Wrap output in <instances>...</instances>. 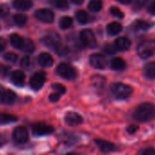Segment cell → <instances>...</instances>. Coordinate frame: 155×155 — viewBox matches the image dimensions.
I'll return each instance as SVG.
<instances>
[{"label":"cell","mask_w":155,"mask_h":155,"mask_svg":"<svg viewBox=\"0 0 155 155\" xmlns=\"http://www.w3.org/2000/svg\"><path fill=\"white\" fill-rule=\"evenodd\" d=\"M133 117L136 121L142 123L153 120L155 118V105L151 103H144L139 105L133 114Z\"/></svg>","instance_id":"6da1fadb"},{"label":"cell","mask_w":155,"mask_h":155,"mask_svg":"<svg viewBox=\"0 0 155 155\" xmlns=\"http://www.w3.org/2000/svg\"><path fill=\"white\" fill-rule=\"evenodd\" d=\"M41 42L59 55H64L68 53V47L60 42V38L57 34H51L43 37Z\"/></svg>","instance_id":"7a4b0ae2"},{"label":"cell","mask_w":155,"mask_h":155,"mask_svg":"<svg viewBox=\"0 0 155 155\" xmlns=\"http://www.w3.org/2000/svg\"><path fill=\"white\" fill-rule=\"evenodd\" d=\"M112 94L118 99H126L132 94V88L122 83H115L111 86Z\"/></svg>","instance_id":"3957f363"},{"label":"cell","mask_w":155,"mask_h":155,"mask_svg":"<svg viewBox=\"0 0 155 155\" xmlns=\"http://www.w3.org/2000/svg\"><path fill=\"white\" fill-rule=\"evenodd\" d=\"M57 74L68 80H73L77 77V70L74 66H72L71 64H68V63H61L58 65L57 69H56Z\"/></svg>","instance_id":"277c9868"},{"label":"cell","mask_w":155,"mask_h":155,"mask_svg":"<svg viewBox=\"0 0 155 155\" xmlns=\"http://www.w3.org/2000/svg\"><path fill=\"white\" fill-rule=\"evenodd\" d=\"M138 54L142 58H149L155 54V41L148 40L141 43L138 46Z\"/></svg>","instance_id":"5b68a950"},{"label":"cell","mask_w":155,"mask_h":155,"mask_svg":"<svg viewBox=\"0 0 155 155\" xmlns=\"http://www.w3.org/2000/svg\"><path fill=\"white\" fill-rule=\"evenodd\" d=\"M80 42L84 46L93 48L97 45L94 33L90 29H84L80 32Z\"/></svg>","instance_id":"8992f818"},{"label":"cell","mask_w":155,"mask_h":155,"mask_svg":"<svg viewBox=\"0 0 155 155\" xmlns=\"http://www.w3.org/2000/svg\"><path fill=\"white\" fill-rule=\"evenodd\" d=\"M46 75H47L46 73L41 72V71L35 73L31 76V78L29 80V85H30V87L33 90H35V91L39 90L44 85V84L46 82V78H47Z\"/></svg>","instance_id":"52a82bcc"},{"label":"cell","mask_w":155,"mask_h":155,"mask_svg":"<svg viewBox=\"0 0 155 155\" xmlns=\"http://www.w3.org/2000/svg\"><path fill=\"white\" fill-rule=\"evenodd\" d=\"M90 64L96 69H104L108 64V60L101 54H93L90 56Z\"/></svg>","instance_id":"ba28073f"},{"label":"cell","mask_w":155,"mask_h":155,"mask_svg":"<svg viewBox=\"0 0 155 155\" xmlns=\"http://www.w3.org/2000/svg\"><path fill=\"white\" fill-rule=\"evenodd\" d=\"M35 17L41 22L44 23H51L54 20L55 14L51 9L48 8H41L36 11Z\"/></svg>","instance_id":"9c48e42d"},{"label":"cell","mask_w":155,"mask_h":155,"mask_svg":"<svg viewBox=\"0 0 155 155\" xmlns=\"http://www.w3.org/2000/svg\"><path fill=\"white\" fill-rule=\"evenodd\" d=\"M32 132L35 135L41 136V135H47L52 134L54 132V128L49 124L44 123H37L32 126Z\"/></svg>","instance_id":"30bf717a"},{"label":"cell","mask_w":155,"mask_h":155,"mask_svg":"<svg viewBox=\"0 0 155 155\" xmlns=\"http://www.w3.org/2000/svg\"><path fill=\"white\" fill-rule=\"evenodd\" d=\"M28 137H29L28 131L24 126H18L13 132V138L18 143H26L28 140Z\"/></svg>","instance_id":"8fae6325"},{"label":"cell","mask_w":155,"mask_h":155,"mask_svg":"<svg viewBox=\"0 0 155 155\" xmlns=\"http://www.w3.org/2000/svg\"><path fill=\"white\" fill-rule=\"evenodd\" d=\"M65 121L69 126H77L83 123V118L78 113L69 112L67 114V115L65 117Z\"/></svg>","instance_id":"7c38bea8"},{"label":"cell","mask_w":155,"mask_h":155,"mask_svg":"<svg viewBox=\"0 0 155 155\" xmlns=\"http://www.w3.org/2000/svg\"><path fill=\"white\" fill-rule=\"evenodd\" d=\"M11 80L13 84L16 86H22L25 84L26 80V74L23 71L21 70H16L12 73L11 75Z\"/></svg>","instance_id":"4fadbf2b"},{"label":"cell","mask_w":155,"mask_h":155,"mask_svg":"<svg viewBox=\"0 0 155 155\" xmlns=\"http://www.w3.org/2000/svg\"><path fill=\"white\" fill-rule=\"evenodd\" d=\"M37 62L43 67H50L54 63L53 57L51 56V54L48 53H46V52L39 54V55L37 57Z\"/></svg>","instance_id":"5bb4252c"},{"label":"cell","mask_w":155,"mask_h":155,"mask_svg":"<svg viewBox=\"0 0 155 155\" xmlns=\"http://www.w3.org/2000/svg\"><path fill=\"white\" fill-rule=\"evenodd\" d=\"M95 143L98 145V147L100 148V150L102 151L103 153H111V152L115 151L117 148L113 143L104 141V140H96Z\"/></svg>","instance_id":"9a60e30c"},{"label":"cell","mask_w":155,"mask_h":155,"mask_svg":"<svg viewBox=\"0 0 155 155\" xmlns=\"http://www.w3.org/2000/svg\"><path fill=\"white\" fill-rule=\"evenodd\" d=\"M131 45H132V43H131L130 39L127 37H119L115 41V46H116L117 50H121V51H126V50L130 49Z\"/></svg>","instance_id":"2e32d148"},{"label":"cell","mask_w":155,"mask_h":155,"mask_svg":"<svg viewBox=\"0 0 155 155\" xmlns=\"http://www.w3.org/2000/svg\"><path fill=\"white\" fill-rule=\"evenodd\" d=\"M13 5L17 10L26 11V10H28L32 7L33 3L31 0H14Z\"/></svg>","instance_id":"e0dca14e"},{"label":"cell","mask_w":155,"mask_h":155,"mask_svg":"<svg viewBox=\"0 0 155 155\" xmlns=\"http://www.w3.org/2000/svg\"><path fill=\"white\" fill-rule=\"evenodd\" d=\"M16 99V95L13 91L5 90L3 95H2V98H1V103H3L5 104H12L15 103Z\"/></svg>","instance_id":"ac0fdd59"},{"label":"cell","mask_w":155,"mask_h":155,"mask_svg":"<svg viewBox=\"0 0 155 155\" xmlns=\"http://www.w3.org/2000/svg\"><path fill=\"white\" fill-rule=\"evenodd\" d=\"M125 66H126V63L121 57H114L111 60V67L112 70L121 71V70H123Z\"/></svg>","instance_id":"d6986e66"},{"label":"cell","mask_w":155,"mask_h":155,"mask_svg":"<svg viewBox=\"0 0 155 155\" xmlns=\"http://www.w3.org/2000/svg\"><path fill=\"white\" fill-rule=\"evenodd\" d=\"M122 30V25L118 22H111L107 25V32L111 35H116Z\"/></svg>","instance_id":"ffe728a7"},{"label":"cell","mask_w":155,"mask_h":155,"mask_svg":"<svg viewBox=\"0 0 155 155\" xmlns=\"http://www.w3.org/2000/svg\"><path fill=\"white\" fill-rule=\"evenodd\" d=\"M143 74L149 79L155 78V62L148 63L143 67Z\"/></svg>","instance_id":"44dd1931"},{"label":"cell","mask_w":155,"mask_h":155,"mask_svg":"<svg viewBox=\"0 0 155 155\" xmlns=\"http://www.w3.org/2000/svg\"><path fill=\"white\" fill-rule=\"evenodd\" d=\"M9 40H10V44L12 45V46L17 49H21L23 42H24V38H22L19 35L12 34L9 37Z\"/></svg>","instance_id":"7402d4cb"},{"label":"cell","mask_w":155,"mask_h":155,"mask_svg":"<svg viewBox=\"0 0 155 155\" xmlns=\"http://www.w3.org/2000/svg\"><path fill=\"white\" fill-rule=\"evenodd\" d=\"M20 50H22L23 52L27 53V54H30V53L34 52V50H35L34 42L29 38L24 39V42H23V45H22V47H21Z\"/></svg>","instance_id":"603a6c76"},{"label":"cell","mask_w":155,"mask_h":155,"mask_svg":"<svg viewBox=\"0 0 155 155\" xmlns=\"http://www.w3.org/2000/svg\"><path fill=\"white\" fill-rule=\"evenodd\" d=\"M17 121V117L12 114L0 113V124H7Z\"/></svg>","instance_id":"cb8c5ba5"},{"label":"cell","mask_w":155,"mask_h":155,"mask_svg":"<svg viewBox=\"0 0 155 155\" xmlns=\"http://www.w3.org/2000/svg\"><path fill=\"white\" fill-rule=\"evenodd\" d=\"M88 8L91 12H99L102 8V1L101 0H90L88 5Z\"/></svg>","instance_id":"d4e9b609"},{"label":"cell","mask_w":155,"mask_h":155,"mask_svg":"<svg viewBox=\"0 0 155 155\" xmlns=\"http://www.w3.org/2000/svg\"><path fill=\"white\" fill-rule=\"evenodd\" d=\"M73 20L69 16H62L59 20V26L62 29H68L72 26Z\"/></svg>","instance_id":"484cf974"},{"label":"cell","mask_w":155,"mask_h":155,"mask_svg":"<svg viewBox=\"0 0 155 155\" xmlns=\"http://www.w3.org/2000/svg\"><path fill=\"white\" fill-rule=\"evenodd\" d=\"M76 18L80 24H86L89 21V15L88 13L84 10H79L76 13Z\"/></svg>","instance_id":"4316f807"},{"label":"cell","mask_w":155,"mask_h":155,"mask_svg":"<svg viewBox=\"0 0 155 155\" xmlns=\"http://www.w3.org/2000/svg\"><path fill=\"white\" fill-rule=\"evenodd\" d=\"M14 21H15V23H16L17 25L23 26V25L26 23L27 17H26V15H23V14H17V15H15V16H14Z\"/></svg>","instance_id":"83f0119b"},{"label":"cell","mask_w":155,"mask_h":155,"mask_svg":"<svg viewBox=\"0 0 155 155\" xmlns=\"http://www.w3.org/2000/svg\"><path fill=\"white\" fill-rule=\"evenodd\" d=\"M91 82L92 84L96 86V87H101L104 85V82H105V78L100 76V74H95L92 78H91Z\"/></svg>","instance_id":"f1b7e54d"},{"label":"cell","mask_w":155,"mask_h":155,"mask_svg":"<svg viewBox=\"0 0 155 155\" xmlns=\"http://www.w3.org/2000/svg\"><path fill=\"white\" fill-rule=\"evenodd\" d=\"M20 64H21V66H22L23 68H25V69H29V68L32 66V60H31L30 56H28V55L24 56V57L21 59Z\"/></svg>","instance_id":"f546056e"},{"label":"cell","mask_w":155,"mask_h":155,"mask_svg":"<svg viewBox=\"0 0 155 155\" xmlns=\"http://www.w3.org/2000/svg\"><path fill=\"white\" fill-rule=\"evenodd\" d=\"M4 59L9 63H16L17 61V54L13 52H8L4 55Z\"/></svg>","instance_id":"4dcf8cb0"},{"label":"cell","mask_w":155,"mask_h":155,"mask_svg":"<svg viewBox=\"0 0 155 155\" xmlns=\"http://www.w3.org/2000/svg\"><path fill=\"white\" fill-rule=\"evenodd\" d=\"M110 12H111V14L113 16H115V17L123 18V16H124L123 12H122L120 8H118V7H116V6L111 7V8H110Z\"/></svg>","instance_id":"1f68e13d"},{"label":"cell","mask_w":155,"mask_h":155,"mask_svg":"<svg viewBox=\"0 0 155 155\" xmlns=\"http://www.w3.org/2000/svg\"><path fill=\"white\" fill-rule=\"evenodd\" d=\"M135 25L140 28V29H148L153 25V23L148 22V21H143V20H139L136 22Z\"/></svg>","instance_id":"d6a6232c"},{"label":"cell","mask_w":155,"mask_h":155,"mask_svg":"<svg viewBox=\"0 0 155 155\" xmlns=\"http://www.w3.org/2000/svg\"><path fill=\"white\" fill-rule=\"evenodd\" d=\"M55 5L58 9L66 10V9L69 8V2H68V0H56L55 1Z\"/></svg>","instance_id":"836d02e7"},{"label":"cell","mask_w":155,"mask_h":155,"mask_svg":"<svg viewBox=\"0 0 155 155\" xmlns=\"http://www.w3.org/2000/svg\"><path fill=\"white\" fill-rule=\"evenodd\" d=\"M9 14V7L5 4H0V18L5 17Z\"/></svg>","instance_id":"e575fe53"},{"label":"cell","mask_w":155,"mask_h":155,"mask_svg":"<svg viewBox=\"0 0 155 155\" xmlns=\"http://www.w3.org/2000/svg\"><path fill=\"white\" fill-rule=\"evenodd\" d=\"M51 87H52L53 90H55V92H58L60 94H63L66 93V87L64 85L60 84H52Z\"/></svg>","instance_id":"d590c367"},{"label":"cell","mask_w":155,"mask_h":155,"mask_svg":"<svg viewBox=\"0 0 155 155\" xmlns=\"http://www.w3.org/2000/svg\"><path fill=\"white\" fill-rule=\"evenodd\" d=\"M60 95H61V94H60L59 93L55 92V93H53V94H51L49 95V101L52 102V103H56V102H58V101L59 100Z\"/></svg>","instance_id":"8d00e7d4"},{"label":"cell","mask_w":155,"mask_h":155,"mask_svg":"<svg viewBox=\"0 0 155 155\" xmlns=\"http://www.w3.org/2000/svg\"><path fill=\"white\" fill-rule=\"evenodd\" d=\"M104 50H105L106 53H108V54H114V53L116 52L117 48H116L115 45L113 46V45H106Z\"/></svg>","instance_id":"74e56055"},{"label":"cell","mask_w":155,"mask_h":155,"mask_svg":"<svg viewBox=\"0 0 155 155\" xmlns=\"http://www.w3.org/2000/svg\"><path fill=\"white\" fill-rule=\"evenodd\" d=\"M146 1H147V0H134V2H133L134 8H136V9L142 8V7L145 5Z\"/></svg>","instance_id":"f35d334b"},{"label":"cell","mask_w":155,"mask_h":155,"mask_svg":"<svg viewBox=\"0 0 155 155\" xmlns=\"http://www.w3.org/2000/svg\"><path fill=\"white\" fill-rule=\"evenodd\" d=\"M141 154L143 155H155V150L153 148H146L141 152Z\"/></svg>","instance_id":"ab89813d"},{"label":"cell","mask_w":155,"mask_h":155,"mask_svg":"<svg viewBox=\"0 0 155 155\" xmlns=\"http://www.w3.org/2000/svg\"><path fill=\"white\" fill-rule=\"evenodd\" d=\"M138 130H139V127H138L137 125H130V126L127 128V132H128L129 134H135Z\"/></svg>","instance_id":"60d3db41"},{"label":"cell","mask_w":155,"mask_h":155,"mask_svg":"<svg viewBox=\"0 0 155 155\" xmlns=\"http://www.w3.org/2000/svg\"><path fill=\"white\" fill-rule=\"evenodd\" d=\"M6 46V40L3 37H0V52L5 50Z\"/></svg>","instance_id":"b9f144b4"},{"label":"cell","mask_w":155,"mask_h":155,"mask_svg":"<svg viewBox=\"0 0 155 155\" xmlns=\"http://www.w3.org/2000/svg\"><path fill=\"white\" fill-rule=\"evenodd\" d=\"M148 11H149V13H151L152 15H155V0L150 5H149Z\"/></svg>","instance_id":"7bdbcfd3"},{"label":"cell","mask_w":155,"mask_h":155,"mask_svg":"<svg viewBox=\"0 0 155 155\" xmlns=\"http://www.w3.org/2000/svg\"><path fill=\"white\" fill-rule=\"evenodd\" d=\"M117 1H119L122 4H125V5H128L132 2V0H117Z\"/></svg>","instance_id":"ee69618b"},{"label":"cell","mask_w":155,"mask_h":155,"mask_svg":"<svg viewBox=\"0 0 155 155\" xmlns=\"http://www.w3.org/2000/svg\"><path fill=\"white\" fill-rule=\"evenodd\" d=\"M71 1H72V3H74L76 5H80V4L83 3L84 0H71Z\"/></svg>","instance_id":"f6af8a7d"},{"label":"cell","mask_w":155,"mask_h":155,"mask_svg":"<svg viewBox=\"0 0 155 155\" xmlns=\"http://www.w3.org/2000/svg\"><path fill=\"white\" fill-rule=\"evenodd\" d=\"M4 91H5V89L0 85V102H1V98H2V95L4 94Z\"/></svg>","instance_id":"bcb514c9"},{"label":"cell","mask_w":155,"mask_h":155,"mask_svg":"<svg viewBox=\"0 0 155 155\" xmlns=\"http://www.w3.org/2000/svg\"><path fill=\"white\" fill-rule=\"evenodd\" d=\"M5 142V138H4V137H2V136L0 135V146H1V145H3Z\"/></svg>","instance_id":"7dc6e473"}]
</instances>
